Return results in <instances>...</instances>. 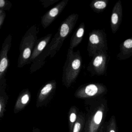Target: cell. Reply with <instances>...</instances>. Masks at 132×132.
Masks as SVG:
<instances>
[{
	"label": "cell",
	"instance_id": "6da1fadb",
	"mask_svg": "<svg viewBox=\"0 0 132 132\" xmlns=\"http://www.w3.org/2000/svg\"><path fill=\"white\" fill-rule=\"evenodd\" d=\"M108 111L107 101L104 96L93 98L87 132H98L105 123Z\"/></svg>",
	"mask_w": 132,
	"mask_h": 132
},
{
	"label": "cell",
	"instance_id": "7a4b0ae2",
	"mask_svg": "<svg viewBox=\"0 0 132 132\" xmlns=\"http://www.w3.org/2000/svg\"><path fill=\"white\" fill-rule=\"evenodd\" d=\"M84 93L86 97L95 98L104 96L105 90L103 87L95 84H90L87 86L84 89Z\"/></svg>",
	"mask_w": 132,
	"mask_h": 132
},
{
	"label": "cell",
	"instance_id": "3957f363",
	"mask_svg": "<svg viewBox=\"0 0 132 132\" xmlns=\"http://www.w3.org/2000/svg\"><path fill=\"white\" fill-rule=\"evenodd\" d=\"M105 132H117V125L116 117L112 116L108 122L105 123Z\"/></svg>",
	"mask_w": 132,
	"mask_h": 132
},
{
	"label": "cell",
	"instance_id": "277c9868",
	"mask_svg": "<svg viewBox=\"0 0 132 132\" xmlns=\"http://www.w3.org/2000/svg\"><path fill=\"white\" fill-rule=\"evenodd\" d=\"M69 27L66 24H62L61 27L60 31V35L62 37H66L68 35L69 31Z\"/></svg>",
	"mask_w": 132,
	"mask_h": 132
},
{
	"label": "cell",
	"instance_id": "5b68a950",
	"mask_svg": "<svg viewBox=\"0 0 132 132\" xmlns=\"http://www.w3.org/2000/svg\"><path fill=\"white\" fill-rule=\"evenodd\" d=\"M8 65V62L6 58H3L1 60L0 64V72L1 73L3 72L7 67Z\"/></svg>",
	"mask_w": 132,
	"mask_h": 132
},
{
	"label": "cell",
	"instance_id": "8992f818",
	"mask_svg": "<svg viewBox=\"0 0 132 132\" xmlns=\"http://www.w3.org/2000/svg\"><path fill=\"white\" fill-rule=\"evenodd\" d=\"M52 88V86L51 84H48L46 85L41 91V93L43 95H45L48 94Z\"/></svg>",
	"mask_w": 132,
	"mask_h": 132
},
{
	"label": "cell",
	"instance_id": "52a82bcc",
	"mask_svg": "<svg viewBox=\"0 0 132 132\" xmlns=\"http://www.w3.org/2000/svg\"><path fill=\"white\" fill-rule=\"evenodd\" d=\"M106 4L102 1H98L94 4V6L96 9H103L106 7Z\"/></svg>",
	"mask_w": 132,
	"mask_h": 132
},
{
	"label": "cell",
	"instance_id": "ba28073f",
	"mask_svg": "<svg viewBox=\"0 0 132 132\" xmlns=\"http://www.w3.org/2000/svg\"><path fill=\"white\" fill-rule=\"evenodd\" d=\"M103 61V57L102 56H97L93 62V65L96 67H98L102 64Z\"/></svg>",
	"mask_w": 132,
	"mask_h": 132
},
{
	"label": "cell",
	"instance_id": "9c48e42d",
	"mask_svg": "<svg viewBox=\"0 0 132 132\" xmlns=\"http://www.w3.org/2000/svg\"><path fill=\"white\" fill-rule=\"evenodd\" d=\"M89 41L92 44H97L99 42L98 37L95 34L92 35L90 36Z\"/></svg>",
	"mask_w": 132,
	"mask_h": 132
},
{
	"label": "cell",
	"instance_id": "30bf717a",
	"mask_svg": "<svg viewBox=\"0 0 132 132\" xmlns=\"http://www.w3.org/2000/svg\"><path fill=\"white\" fill-rule=\"evenodd\" d=\"M81 64V62L79 59H76L73 61L72 63V67L73 69L77 70L80 67Z\"/></svg>",
	"mask_w": 132,
	"mask_h": 132
},
{
	"label": "cell",
	"instance_id": "8fae6325",
	"mask_svg": "<svg viewBox=\"0 0 132 132\" xmlns=\"http://www.w3.org/2000/svg\"><path fill=\"white\" fill-rule=\"evenodd\" d=\"M59 13V10L57 8L55 7L53 8L49 12V15L52 18L55 17Z\"/></svg>",
	"mask_w": 132,
	"mask_h": 132
},
{
	"label": "cell",
	"instance_id": "7c38bea8",
	"mask_svg": "<svg viewBox=\"0 0 132 132\" xmlns=\"http://www.w3.org/2000/svg\"><path fill=\"white\" fill-rule=\"evenodd\" d=\"M31 55V50L29 48H27L24 50L23 53L24 58L27 59L30 57Z\"/></svg>",
	"mask_w": 132,
	"mask_h": 132
},
{
	"label": "cell",
	"instance_id": "4fadbf2b",
	"mask_svg": "<svg viewBox=\"0 0 132 132\" xmlns=\"http://www.w3.org/2000/svg\"><path fill=\"white\" fill-rule=\"evenodd\" d=\"M123 45L126 48H131L132 47V40L129 39L125 41L123 43Z\"/></svg>",
	"mask_w": 132,
	"mask_h": 132
},
{
	"label": "cell",
	"instance_id": "5bb4252c",
	"mask_svg": "<svg viewBox=\"0 0 132 132\" xmlns=\"http://www.w3.org/2000/svg\"><path fill=\"white\" fill-rule=\"evenodd\" d=\"M46 45H47V43L45 41H42L41 42L39 43L38 45V51H42L45 47Z\"/></svg>",
	"mask_w": 132,
	"mask_h": 132
},
{
	"label": "cell",
	"instance_id": "9a60e30c",
	"mask_svg": "<svg viewBox=\"0 0 132 132\" xmlns=\"http://www.w3.org/2000/svg\"><path fill=\"white\" fill-rule=\"evenodd\" d=\"M118 16L117 14L116 13L113 14L111 18V20H112V23L113 24H116L117 23L118 21Z\"/></svg>",
	"mask_w": 132,
	"mask_h": 132
},
{
	"label": "cell",
	"instance_id": "2e32d148",
	"mask_svg": "<svg viewBox=\"0 0 132 132\" xmlns=\"http://www.w3.org/2000/svg\"><path fill=\"white\" fill-rule=\"evenodd\" d=\"M81 128V125L79 122H76L74 126L73 132H79Z\"/></svg>",
	"mask_w": 132,
	"mask_h": 132
},
{
	"label": "cell",
	"instance_id": "e0dca14e",
	"mask_svg": "<svg viewBox=\"0 0 132 132\" xmlns=\"http://www.w3.org/2000/svg\"><path fill=\"white\" fill-rule=\"evenodd\" d=\"M29 99V96L27 94L24 95L21 98V102L23 104H26L28 102Z\"/></svg>",
	"mask_w": 132,
	"mask_h": 132
},
{
	"label": "cell",
	"instance_id": "ac0fdd59",
	"mask_svg": "<svg viewBox=\"0 0 132 132\" xmlns=\"http://www.w3.org/2000/svg\"><path fill=\"white\" fill-rule=\"evenodd\" d=\"M84 33V30L83 28H79L77 33V37L79 38L83 36Z\"/></svg>",
	"mask_w": 132,
	"mask_h": 132
},
{
	"label": "cell",
	"instance_id": "d6986e66",
	"mask_svg": "<svg viewBox=\"0 0 132 132\" xmlns=\"http://www.w3.org/2000/svg\"><path fill=\"white\" fill-rule=\"evenodd\" d=\"M76 119V115L75 113H72L71 114L70 117V121L72 122H74Z\"/></svg>",
	"mask_w": 132,
	"mask_h": 132
},
{
	"label": "cell",
	"instance_id": "ffe728a7",
	"mask_svg": "<svg viewBox=\"0 0 132 132\" xmlns=\"http://www.w3.org/2000/svg\"><path fill=\"white\" fill-rule=\"evenodd\" d=\"M5 1L4 0H0V7H3L5 5Z\"/></svg>",
	"mask_w": 132,
	"mask_h": 132
},
{
	"label": "cell",
	"instance_id": "44dd1931",
	"mask_svg": "<svg viewBox=\"0 0 132 132\" xmlns=\"http://www.w3.org/2000/svg\"><path fill=\"white\" fill-rule=\"evenodd\" d=\"M98 132H105V124L104 126L102 127L100 130Z\"/></svg>",
	"mask_w": 132,
	"mask_h": 132
},
{
	"label": "cell",
	"instance_id": "7402d4cb",
	"mask_svg": "<svg viewBox=\"0 0 132 132\" xmlns=\"http://www.w3.org/2000/svg\"><path fill=\"white\" fill-rule=\"evenodd\" d=\"M1 104H0V111H1Z\"/></svg>",
	"mask_w": 132,
	"mask_h": 132
}]
</instances>
